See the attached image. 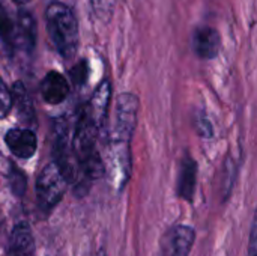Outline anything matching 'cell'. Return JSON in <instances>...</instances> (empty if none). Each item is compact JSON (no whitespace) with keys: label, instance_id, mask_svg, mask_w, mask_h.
<instances>
[{"label":"cell","instance_id":"obj_4","mask_svg":"<svg viewBox=\"0 0 257 256\" xmlns=\"http://www.w3.org/2000/svg\"><path fill=\"white\" fill-rule=\"evenodd\" d=\"M194 243V231L188 226L172 228L161 240V256H188Z\"/></svg>","mask_w":257,"mask_h":256},{"label":"cell","instance_id":"obj_17","mask_svg":"<svg viewBox=\"0 0 257 256\" xmlns=\"http://www.w3.org/2000/svg\"><path fill=\"white\" fill-rule=\"evenodd\" d=\"M256 220H253V226H251V232H250V246H248V256H256Z\"/></svg>","mask_w":257,"mask_h":256},{"label":"cell","instance_id":"obj_7","mask_svg":"<svg viewBox=\"0 0 257 256\" xmlns=\"http://www.w3.org/2000/svg\"><path fill=\"white\" fill-rule=\"evenodd\" d=\"M5 140H6V145L11 149V152L18 158L27 160L36 152L38 140H36L35 133L29 128L9 130Z\"/></svg>","mask_w":257,"mask_h":256},{"label":"cell","instance_id":"obj_14","mask_svg":"<svg viewBox=\"0 0 257 256\" xmlns=\"http://www.w3.org/2000/svg\"><path fill=\"white\" fill-rule=\"evenodd\" d=\"M11 107H12V95H11V91L6 88V84L0 78V119H3L5 116H8Z\"/></svg>","mask_w":257,"mask_h":256},{"label":"cell","instance_id":"obj_13","mask_svg":"<svg viewBox=\"0 0 257 256\" xmlns=\"http://www.w3.org/2000/svg\"><path fill=\"white\" fill-rule=\"evenodd\" d=\"M69 75H71V80L75 86H81L86 83L87 80V75H89V66H87V62L86 60H81L80 63H77L71 71H69Z\"/></svg>","mask_w":257,"mask_h":256},{"label":"cell","instance_id":"obj_11","mask_svg":"<svg viewBox=\"0 0 257 256\" xmlns=\"http://www.w3.org/2000/svg\"><path fill=\"white\" fill-rule=\"evenodd\" d=\"M12 104H15L17 110H18V115L20 118L24 121V122H30L33 124L35 121V112H33V106H32V100L24 88V84L21 81H17L12 88Z\"/></svg>","mask_w":257,"mask_h":256},{"label":"cell","instance_id":"obj_12","mask_svg":"<svg viewBox=\"0 0 257 256\" xmlns=\"http://www.w3.org/2000/svg\"><path fill=\"white\" fill-rule=\"evenodd\" d=\"M14 33H15V21L11 18L5 2L0 0V38L9 50H12Z\"/></svg>","mask_w":257,"mask_h":256},{"label":"cell","instance_id":"obj_3","mask_svg":"<svg viewBox=\"0 0 257 256\" xmlns=\"http://www.w3.org/2000/svg\"><path fill=\"white\" fill-rule=\"evenodd\" d=\"M139 100L133 94H122L116 103V121L113 128V145H126L137 124Z\"/></svg>","mask_w":257,"mask_h":256},{"label":"cell","instance_id":"obj_15","mask_svg":"<svg viewBox=\"0 0 257 256\" xmlns=\"http://www.w3.org/2000/svg\"><path fill=\"white\" fill-rule=\"evenodd\" d=\"M9 181H11V187L14 190L15 195L21 196L26 190V177L20 172V169H12L9 174Z\"/></svg>","mask_w":257,"mask_h":256},{"label":"cell","instance_id":"obj_9","mask_svg":"<svg viewBox=\"0 0 257 256\" xmlns=\"http://www.w3.org/2000/svg\"><path fill=\"white\" fill-rule=\"evenodd\" d=\"M35 243L30 226L24 222L18 223L11 235L8 256H33Z\"/></svg>","mask_w":257,"mask_h":256},{"label":"cell","instance_id":"obj_5","mask_svg":"<svg viewBox=\"0 0 257 256\" xmlns=\"http://www.w3.org/2000/svg\"><path fill=\"white\" fill-rule=\"evenodd\" d=\"M36 44V23L30 12L20 11L15 21V33H14V42L12 50H21V51H32Z\"/></svg>","mask_w":257,"mask_h":256},{"label":"cell","instance_id":"obj_18","mask_svg":"<svg viewBox=\"0 0 257 256\" xmlns=\"http://www.w3.org/2000/svg\"><path fill=\"white\" fill-rule=\"evenodd\" d=\"M15 2H17L18 5H26V3H29L30 0H15Z\"/></svg>","mask_w":257,"mask_h":256},{"label":"cell","instance_id":"obj_8","mask_svg":"<svg viewBox=\"0 0 257 256\" xmlns=\"http://www.w3.org/2000/svg\"><path fill=\"white\" fill-rule=\"evenodd\" d=\"M69 86L65 77L56 71H50L41 81V95L48 104H60L66 100Z\"/></svg>","mask_w":257,"mask_h":256},{"label":"cell","instance_id":"obj_10","mask_svg":"<svg viewBox=\"0 0 257 256\" xmlns=\"http://www.w3.org/2000/svg\"><path fill=\"white\" fill-rule=\"evenodd\" d=\"M196 180H197V164L191 157L187 155L182 160L179 184H178V193L182 199L193 201L196 192Z\"/></svg>","mask_w":257,"mask_h":256},{"label":"cell","instance_id":"obj_16","mask_svg":"<svg viewBox=\"0 0 257 256\" xmlns=\"http://www.w3.org/2000/svg\"><path fill=\"white\" fill-rule=\"evenodd\" d=\"M197 127H199V131L202 133V136H212V128H211V124L208 122V119L205 118H199L197 119Z\"/></svg>","mask_w":257,"mask_h":256},{"label":"cell","instance_id":"obj_2","mask_svg":"<svg viewBox=\"0 0 257 256\" xmlns=\"http://www.w3.org/2000/svg\"><path fill=\"white\" fill-rule=\"evenodd\" d=\"M66 190V180L54 163L47 164L36 181V201L38 207L48 213L63 198Z\"/></svg>","mask_w":257,"mask_h":256},{"label":"cell","instance_id":"obj_6","mask_svg":"<svg viewBox=\"0 0 257 256\" xmlns=\"http://www.w3.org/2000/svg\"><path fill=\"white\" fill-rule=\"evenodd\" d=\"M193 48L200 59H214L220 53L221 39L218 32L209 26H200L193 35Z\"/></svg>","mask_w":257,"mask_h":256},{"label":"cell","instance_id":"obj_19","mask_svg":"<svg viewBox=\"0 0 257 256\" xmlns=\"http://www.w3.org/2000/svg\"><path fill=\"white\" fill-rule=\"evenodd\" d=\"M98 256H105V253H104V250H101V252L98 253Z\"/></svg>","mask_w":257,"mask_h":256},{"label":"cell","instance_id":"obj_1","mask_svg":"<svg viewBox=\"0 0 257 256\" xmlns=\"http://www.w3.org/2000/svg\"><path fill=\"white\" fill-rule=\"evenodd\" d=\"M47 29L57 51L71 59L78 47V24L71 8L60 2H53L47 8Z\"/></svg>","mask_w":257,"mask_h":256}]
</instances>
